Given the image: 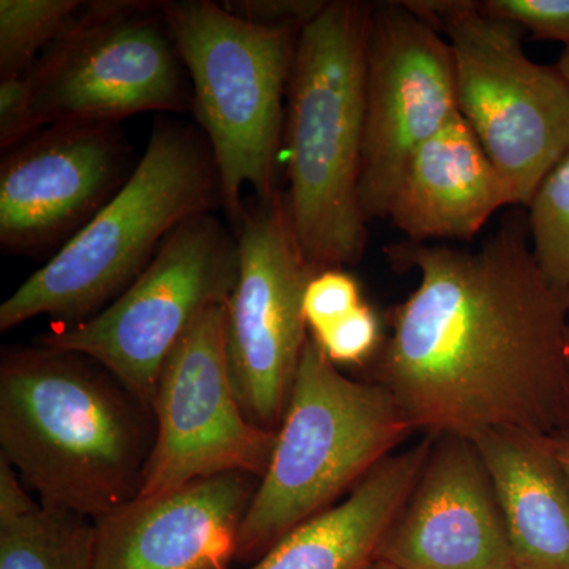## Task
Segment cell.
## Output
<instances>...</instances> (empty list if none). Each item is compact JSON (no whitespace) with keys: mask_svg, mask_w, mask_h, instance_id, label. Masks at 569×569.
<instances>
[{"mask_svg":"<svg viewBox=\"0 0 569 569\" xmlns=\"http://www.w3.org/2000/svg\"><path fill=\"white\" fill-rule=\"evenodd\" d=\"M162 0L84 2L24 73L37 132L69 122H118L141 112H192L189 73Z\"/></svg>","mask_w":569,"mask_h":569,"instance_id":"8","label":"cell"},{"mask_svg":"<svg viewBox=\"0 0 569 569\" xmlns=\"http://www.w3.org/2000/svg\"><path fill=\"white\" fill-rule=\"evenodd\" d=\"M335 366L370 365L383 346V328L366 302L318 336H310Z\"/></svg>","mask_w":569,"mask_h":569,"instance_id":"22","label":"cell"},{"mask_svg":"<svg viewBox=\"0 0 569 569\" xmlns=\"http://www.w3.org/2000/svg\"><path fill=\"white\" fill-rule=\"evenodd\" d=\"M163 10L219 170L223 212L238 234L244 187L263 201L279 192L284 99L301 29L242 20L212 0H173Z\"/></svg>","mask_w":569,"mask_h":569,"instance_id":"6","label":"cell"},{"mask_svg":"<svg viewBox=\"0 0 569 569\" xmlns=\"http://www.w3.org/2000/svg\"><path fill=\"white\" fill-rule=\"evenodd\" d=\"M501 515L516 569H569V478L548 436L488 430L471 438Z\"/></svg>","mask_w":569,"mask_h":569,"instance_id":"17","label":"cell"},{"mask_svg":"<svg viewBox=\"0 0 569 569\" xmlns=\"http://www.w3.org/2000/svg\"><path fill=\"white\" fill-rule=\"evenodd\" d=\"M223 209L211 146L190 123H153L121 192L0 306V331L37 317L56 326L102 312L151 264L179 224Z\"/></svg>","mask_w":569,"mask_h":569,"instance_id":"4","label":"cell"},{"mask_svg":"<svg viewBox=\"0 0 569 569\" xmlns=\"http://www.w3.org/2000/svg\"><path fill=\"white\" fill-rule=\"evenodd\" d=\"M361 287L343 269H323L313 274L305 293V317L310 336H318L362 305Z\"/></svg>","mask_w":569,"mask_h":569,"instance_id":"23","label":"cell"},{"mask_svg":"<svg viewBox=\"0 0 569 569\" xmlns=\"http://www.w3.org/2000/svg\"><path fill=\"white\" fill-rule=\"evenodd\" d=\"M326 0H224L222 6L242 20L302 29L326 7Z\"/></svg>","mask_w":569,"mask_h":569,"instance_id":"26","label":"cell"},{"mask_svg":"<svg viewBox=\"0 0 569 569\" xmlns=\"http://www.w3.org/2000/svg\"><path fill=\"white\" fill-rule=\"evenodd\" d=\"M509 204L507 182L459 112L410 160L388 219L418 244L470 241Z\"/></svg>","mask_w":569,"mask_h":569,"instance_id":"16","label":"cell"},{"mask_svg":"<svg viewBox=\"0 0 569 569\" xmlns=\"http://www.w3.org/2000/svg\"><path fill=\"white\" fill-rule=\"evenodd\" d=\"M527 208L535 260L550 282L569 290V151L539 183Z\"/></svg>","mask_w":569,"mask_h":569,"instance_id":"21","label":"cell"},{"mask_svg":"<svg viewBox=\"0 0 569 569\" xmlns=\"http://www.w3.org/2000/svg\"><path fill=\"white\" fill-rule=\"evenodd\" d=\"M549 445L569 478V429L549 436Z\"/></svg>","mask_w":569,"mask_h":569,"instance_id":"27","label":"cell"},{"mask_svg":"<svg viewBox=\"0 0 569 569\" xmlns=\"http://www.w3.org/2000/svg\"><path fill=\"white\" fill-rule=\"evenodd\" d=\"M93 520L39 503L0 518V569H92Z\"/></svg>","mask_w":569,"mask_h":569,"instance_id":"19","label":"cell"},{"mask_svg":"<svg viewBox=\"0 0 569 569\" xmlns=\"http://www.w3.org/2000/svg\"><path fill=\"white\" fill-rule=\"evenodd\" d=\"M365 569H402L396 567V565L388 563V561L373 559Z\"/></svg>","mask_w":569,"mask_h":569,"instance_id":"29","label":"cell"},{"mask_svg":"<svg viewBox=\"0 0 569 569\" xmlns=\"http://www.w3.org/2000/svg\"><path fill=\"white\" fill-rule=\"evenodd\" d=\"M36 132L31 86L24 74L0 78V148L9 151Z\"/></svg>","mask_w":569,"mask_h":569,"instance_id":"25","label":"cell"},{"mask_svg":"<svg viewBox=\"0 0 569 569\" xmlns=\"http://www.w3.org/2000/svg\"><path fill=\"white\" fill-rule=\"evenodd\" d=\"M369 7L332 0L299 33L283 146L291 224L317 271L361 261L369 230L359 203Z\"/></svg>","mask_w":569,"mask_h":569,"instance_id":"3","label":"cell"},{"mask_svg":"<svg viewBox=\"0 0 569 569\" xmlns=\"http://www.w3.org/2000/svg\"><path fill=\"white\" fill-rule=\"evenodd\" d=\"M419 283L388 313L369 380L415 432L569 429V290L550 282L518 217L478 250L400 242L385 249Z\"/></svg>","mask_w":569,"mask_h":569,"instance_id":"1","label":"cell"},{"mask_svg":"<svg viewBox=\"0 0 569 569\" xmlns=\"http://www.w3.org/2000/svg\"><path fill=\"white\" fill-rule=\"evenodd\" d=\"M443 36L455 63L460 116L507 182L512 204L529 206L569 151V84L557 67L530 61L523 31L470 0L406 2Z\"/></svg>","mask_w":569,"mask_h":569,"instance_id":"7","label":"cell"},{"mask_svg":"<svg viewBox=\"0 0 569 569\" xmlns=\"http://www.w3.org/2000/svg\"><path fill=\"white\" fill-rule=\"evenodd\" d=\"M376 559L402 569H516L496 490L473 441L433 437Z\"/></svg>","mask_w":569,"mask_h":569,"instance_id":"14","label":"cell"},{"mask_svg":"<svg viewBox=\"0 0 569 569\" xmlns=\"http://www.w3.org/2000/svg\"><path fill=\"white\" fill-rule=\"evenodd\" d=\"M433 437L395 452L342 501L277 541L247 569H365L417 485Z\"/></svg>","mask_w":569,"mask_h":569,"instance_id":"18","label":"cell"},{"mask_svg":"<svg viewBox=\"0 0 569 569\" xmlns=\"http://www.w3.org/2000/svg\"><path fill=\"white\" fill-rule=\"evenodd\" d=\"M567 366H568V380H569V332H568V343H567Z\"/></svg>","mask_w":569,"mask_h":569,"instance_id":"30","label":"cell"},{"mask_svg":"<svg viewBox=\"0 0 569 569\" xmlns=\"http://www.w3.org/2000/svg\"><path fill=\"white\" fill-rule=\"evenodd\" d=\"M102 366L56 348L0 358V456L43 507L102 518L140 496L156 429Z\"/></svg>","mask_w":569,"mask_h":569,"instance_id":"2","label":"cell"},{"mask_svg":"<svg viewBox=\"0 0 569 569\" xmlns=\"http://www.w3.org/2000/svg\"><path fill=\"white\" fill-rule=\"evenodd\" d=\"M238 241V282L224 305L228 365L247 417L277 430L310 336L302 305L318 271L299 247L280 192L247 201Z\"/></svg>","mask_w":569,"mask_h":569,"instance_id":"10","label":"cell"},{"mask_svg":"<svg viewBox=\"0 0 569 569\" xmlns=\"http://www.w3.org/2000/svg\"><path fill=\"white\" fill-rule=\"evenodd\" d=\"M479 7L489 17L519 26L533 39L569 44V0H485Z\"/></svg>","mask_w":569,"mask_h":569,"instance_id":"24","label":"cell"},{"mask_svg":"<svg viewBox=\"0 0 569 569\" xmlns=\"http://www.w3.org/2000/svg\"><path fill=\"white\" fill-rule=\"evenodd\" d=\"M239 263L238 234L213 212L193 217L116 301L82 323L54 326L39 346L92 359L152 411L164 362L203 313L227 305Z\"/></svg>","mask_w":569,"mask_h":569,"instance_id":"9","label":"cell"},{"mask_svg":"<svg viewBox=\"0 0 569 569\" xmlns=\"http://www.w3.org/2000/svg\"><path fill=\"white\" fill-rule=\"evenodd\" d=\"M153 438L140 496L198 479L244 473L261 479L277 430L247 417L224 343V306L209 309L164 362L152 403Z\"/></svg>","mask_w":569,"mask_h":569,"instance_id":"12","label":"cell"},{"mask_svg":"<svg viewBox=\"0 0 569 569\" xmlns=\"http://www.w3.org/2000/svg\"><path fill=\"white\" fill-rule=\"evenodd\" d=\"M82 3L81 0H0V78L28 73Z\"/></svg>","mask_w":569,"mask_h":569,"instance_id":"20","label":"cell"},{"mask_svg":"<svg viewBox=\"0 0 569 569\" xmlns=\"http://www.w3.org/2000/svg\"><path fill=\"white\" fill-rule=\"evenodd\" d=\"M137 164L118 122L54 123L13 146L0 162L2 252L37 257L66 246Z\"/></svg>","mask_w":569,"mask_h":569,"instance_id":"13","label":"cell"},{"mask_svg":"<svg viewBox=\"0 0 569 569\" xmlns=\"http://www.w3.org/2000/svg\"><path fill=\"white\" fill-rule=\"evenodd\" d=\"M459 114L448 41L406 2L369 7L359 203L388 219L408 163Z\"/></svg>","mask_w":569,"mask_h":569,"instance_id":"11","label":"cell"},{"mask_svg":"<svg viewBox=\"0 0 569 569\" xmlns=\"http://www.w3.org/2000/svg\"><path fill=\"white\" fill-rule=\"evenodd\" d=\"M557 69H559L561 77L567 80L569 84V44L565 47L563 52H561L559 63H557Z\"/></svg>","mask_w":569,"mask_h":569,"instance_id":"28","label":"cell"},{"mask_svg":"<svg viewBox=\"0 0 569 569\" xmlns=\"http://www.w3.org/2000/svg\"><path fill=\"white\" fill-rule=\"evenodd\" d=\"M258 482L228 473L134 497L93 520L92 569H231Z\"/></svg>","mask_w":569,"mask_h":569,"instance_id":"15","label":"cell"},{"mask_svg":"<svg viewBox=\"0 0 569 569\" xmlns=\"http://www.w3.org/2000/svg\"><path fill=\"white\" fill-rule=\"evenodd\" d=\"M413 432L387 389L343 376L309 336L271 462L239 530L236 561L254 563L335 507Z\"/></svg>","mask_w":569,"mask_h":569,"instance_id":"5","label":"cell"}]
</instances>
